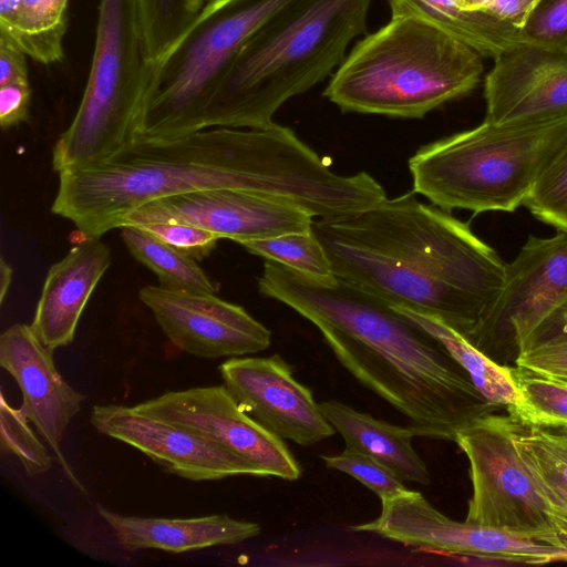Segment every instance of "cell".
<instances>
[{
	"instance_id": "1",
	"label": "cell",
	"mask_w": 567,
	"mask_h": 567,
	"mask_svg": "<svg viewBox=\"0 0 567 567\" xmlns=\"http://www.w3.org/2000/svg\"><path fill=\"white\" fill-rule=\"evenodd\" d=\"M219 188L275 197L319 218L358 213L380 198L370 174L334 173L291 128L274 123L136 141L101 163L60 173L51 210L72 221L82 238H101L148 202Z\"/></svg>"
},
{
	"instance_id": "2",
	"label": "cell",
	"mask_w": 567,
	"mask_h": 567,
	"mask_svg": "<svg viewBox=\"0 0 567 567\" xmlns=\"http://www.w3.org/2000/svg\"><path fill=\"white\" fill-rule=\"evenodd\" d=\"M312 230L334 277L392 307L440 320L476 348L505 262L467 223L409 192Z\"/></svg>"
},
{
	"instance_id": "3",
	"label": "cell",
	"mask_w": 567,
	"mask_h": 567,
	"mask_svg": "<svg viewBox=\"0 0 567 567\" xmlns=\"http://www.w3.org/2000/svg\"><path fill=\"white\" fill-rule=\"evenodd\" d=\"M258 289L312 322L340 364L406 416L416 436L455 442L498 408L437 339L342 279L318 280L266 260Z\"/></svg>"
},
{
	"instance_id": "4",
	"label": "cell",
	"mask_w": 567,
	"mask_h": 567,
	"mask_svg": "<svg viewBox=\"0 0 567 567\" xmlns=\"http://www.w3.org/2000/svg\"><path fill=\"white\" fill-rule=\"evenodd\" d=\"M372 0H300L241 47L204 115L206 127L262 128L278 109L331 76L365 32Z\"/></svg>"
},
{
	"instance_id": "5",
	"label": "cell",
	"mask_w": 567,
	"mask_h": 567,
	"mask_svg": "<svg viewBox=\"0 0 567 567\" xmlns=\"http://www.w3.org/2000/svg\"><path fill=\"white\" fill-rule=\"evenodd\" d=\"M473 48L413 14L390 21L351 49L323 95L344 112L421 118L473 91L483 73Z\"/></svg>"
},
{
	"instance_id": "6",
	"label": "cell",
	"mask_w": 567,
	"mask_h": 567,
	"mask_svg": "<svg viewBox=\"0 0 567 567\" xmlns=\"http://www.w3.org/2000/svg\"><path fill=\"white\" fill-rule=\"evenodd\" d=\"M566 138L567 115L526 124L484 121L420 147L409 159L413 192L446 212H514Z\"/></svg>"
},
{
	"instance_id": "7",
	"label": "cell",
	"mask_w": 567,
	"mask_h": 567,
	"mask_svg": "<svg viewBox=\"0 0 567 567\" xmlns=\"http://www.w3.org/2000/svg\"><path fill=\"white\" fill-rule=\"evenodd\" d=\"M154 65L140 0H100L83 96L52 152L58 174L101 163L136 142Z\"/></svg>"
},
{
	"instance_id": "8",
	"label": "cell",
	"mask_w": 567,
	"mask_h": 567,
	"mask_svg": "<svg viewBox=\"0 0 567 567\" xmlns=\"http://www.w3.org/2000/svg\"><path fill=\"white\" fill-rule=\"evenodd\" d=\"M300 0H213L155 63L137 141H163L204 128L207 105L248 39Z\"/></svg>"
},
{
	"instance_id": "9",
	"label": "cell",
	"mask_w": 567,
	"mask_h": 567,
	"mask_svg": "<svg viewBox=\"0 0 567 567\" xmlns=\"http://www.w3.org/2000/svg\"><path fill=\"white\" fill-rule=\"evenodd\" d=\"M518 425L494 413L457 433L473 488L465 520L567 551V535L515 446Z\"/></svg>"
},
{
	"instance_id": "10",
	"label": "cell",
	"mask_w": 567,
	"mask_h": 567,
	"mask_svg": "<svg viewBox=\"0 0 567 567\" xmlns=\"http://www.w3.org/2000/svg\"><path fill=\"white\" fill-rule=\"evenodd\" d=\"M380 516L351 526L355 532L374 533L406 546L523 564L567 561V551L507 533L454 520L434 508L415 491L381 499Z\"/></svg>"
},
{
	"instance_id": "11",
	"label": "cell",
	"mask_w": 567,
	"mask_h": 567,
	"mask_svg": "<svg viewBox=\"0 0 567 567\" xmlns=\"http://www.w3.org/2000/svg\"><path fill=\"white\" fill-rule=\"evenodd\" d=\"M134 408L197 433L255 464L264 476L297 481L302 474L284 440L252 419L225 384L167 391Z\"/></svg>"
},
{
	"instance_id": "12",
	"label": "cell",
	"mask_w": 567,
	"mask_h": 567,
	"mask_svg": "<svg viewBox=\"0 0 567 567\" xmlns=\"http://www.w3.org/2000/svg\"><path fill=\"white\" fill-rule=\"evenodd\" d=\"M567 297V231L529 236L505 265V279L482 330L478 349L502 343L527 350L539 326Z\"/></svg>"
},
{
	"instance_id": "13",
	"label": "cell",
	"mask_w": 567,
	"mask_h": 567,
	"mask_svg": "<svg viewBox=\"0 0 567 567\" xmlns=\"http://www.w3.org/2000/svg\"><path fill=\"white\" fill-rule=\"evenodd\" d=\"M312 215L285 200L240 189H208L148 202L130 212L121 227L176 220L237 244L312 229Z\"/></svg>"
},
{
	"instance_id": "14",
	"label": "cell",
	"mask_w": 567,
	"mask_h": 567,
	"mask_svg": "<svg viewBox=\"0 0 567 567\" xmlns=\"http://www.w3.org/2000/svg\"><path fill=\"white\" fill-rule=\"evenodd\" d=\"M141 301L167 339L198 358L240 357L267 349L271 332L243 307L214 293L146 286Z\"/></svg>"
},
{
	"instance_id": "15",
	"label": "cell",
	"mask_w": 567,
	"mask_h": 567,
	"mask_svg": "<svg viewBox=\"0 0 567 567\" xmlns=\"http://www.w3.org/2000/svg\"><path fill=\"white\" fill-rule=\"evenodd\" d=\"M218 369L238 404L282 440L309 446L337 432L312 391L293 378L291 367L278 353L234 357Z\"/></svg>"
},
{
	"instance_id": "16",
	"label": "cell",
	"mask_w": 567,
	"mask_h": 567,
	"mask_svg": "<svg viewBox=\"0 0 567 567\" xmlns=\"http://www.w3.org/2000/svg\"><path fill=\"white\" fill-rule=\"evenodd\" d=\"M91 423L100 433L137 449L169 473L190 481L264 476L258 466L233 452L134 406L94 405Z\"/></svg>"
},
{
	"instance_id": "17",
	"label": "cell",
	"mask_w": 567,
	"mask_h": 567,
	"mask_svg": "<svg viewBox=\"0 0 567 567\" xmlns=\"http://www.w3.org/2000/svg\"><path fill=\"white\" fill-rule=\"evenodd\" d=\"M494 60L484 121L526 124L567 115V51L522 43Z\"/></svg>"
},
{
	"instance_id": "18",
	"label": "cell",
	"mask_w": 567,
	"mask_h": 567,
	"mask_svg": "<svg viewBox=\"0 0 567 567\" xmlns=\"http://www.w3.org/2000/svg\"><path fill=\"white\" fill-rule=\"evenodd\" d=\"M0 364L21 390L22 412L49 443L65 475L80 486L61 452V443L84 396L62 378L53 350L42 344L31 326L16 323L2 332Z\"/></svg>"
},
{
	"instance_id": "19",
	"label": "cell",
	"mask_w": 567,
	"mask_h": 567,
	"mask_svg": "<svg viewBox=\"0 0 567 567\" xmlns=\"http://www.w3.org/2000/svg\"><path fill=\"white\" fill-rule=\"evenodd\" d=\"M111 262L106 244L89 237L50 267L30 324L42 344L54 351L73 341L86 302Z\"/></svg>"
},
{
	"instance_id": "20",
	"label": "cell",
	"mask_w": 567,
	"mask_h": 567,
	"mask_svg": "<svg viewBox=\"0 0 567 567\" xmlns=\"http://www.w3.org/2000/svg\"><path fill=\"white\" fill-rule=\"evenodd\" d=\"M101 517L111 526L118 544L130 550L161 549L169 553L198 550L217 545L243 543L260 534L252 522L227 515L194 518H154L127 516L97 506Z\"/></svg>"
},
{
	"instance_id": "21",
	"label": "cell",
	"mask_w": 567,
	"mask_h": 567,
	"mask_svg": "<svg viewBox=\"0 0 567 567\" xmlns=\"http://www.w3.org/2000/svg\"><path fill=\"white\" fill-rule=\"evenodd\" d=\"M319 405L329 423L342 435L346 447L373 457L402 481L430 484L427 467L412 447L415 434L410 426L378 420L336 400Z\"/></svg>"
},
{
	"instance_id": "22",
	"label": "cell",
	"mask_w": 567,
	"mask_h": 567,
	"mask_svg": "<svg viewBox=\"0 0 567 567\" xmlns=\"http://www.w3.org/2000/svg\"><path fill=\"white\" fill-rule=\"evenodd\" d=\"M391 14H413L466 43L482 56L497 58L525 43L520 28L460 0H389Z\"/></svg>"
},
{
	"instance_id": "23",
	"label": "cell",
	"mask_w": 567,
	"mask_h": 567,
	"mask_svg": "<svg viewBox=\"0 0 567 567\" xmlns=\"http://www.w3.org/2000/svg\"><path fill=\"white\" fill-rule=\"evenodd\" d=\"M395 309L437 339L488 402L506 408L518 402L519 389L515 370L499 365L465 337L440 320L402 308Z\"/></svg>"
},
{
	"instance_id": "24",
	"label": "cell",
	"mask_w": 567,
	"mask_h": 567,
	"mask_svg": "<svg viewBox=\"0 0 567 567\" xmlns=\"http://www.w3.org/2000/svg\"><path fill=\"white\" fill-rule=\"evenodd\" d=\"M69 1L21 0L12 29L0 38L41 64L60 62L64 56Z\"/></svg>"
},
{
	"instance_id": "25",
	"label": "cell",
	"mask_w": 567,
	"mask_h": 567,
	"mask_svg": "<svg viewBox=\"0 0 567 567\" xmlns=\"http://www.w3.org/2000/svg\"><path fill=\"white\" fill-rule=\"evenodd\" d=\"M121 236L130 254L157 276L161 287L206 293L217 291L197 260L176 250L145 229L125 225L121 227Z\"/></svg>"
},
{
	"instance_id": "26",
	"label": "cell",
	"mask_w": 567,
	"mask_h": 567,
	"mask_svg": "<svg viewBox=\"0 0 567 567\" xmlns=\"http://www.w3.org/2000/svg\"><path fill=\"white\" fill-rule=\"evenodd\" d=\"M238 244L250 254L278 262L307 277L324 281L336 278L324 248L312 229L243 240Z\"/></svg>"
},
{
	"instance_id": "27",
	"label": "cell",
	"mask_w": 567,
	"mask_h": 567,
	"mask_svg": "<svg viewBox=\"0 0 567 567\" xmlns=\"http://www.w3.org/2000/svg\"><path fill=\"white\" fill-rule=\"evenodd\" d=\"M519 400L506 408L520 425L567 426V382L515 370Z\"/></svg>"
},
{
	"instance_id": "28",
	"label": "cell",
	"mask_w": 567,
	"mask_h": 567,
	"mask_svg": "<svg viewBox=\"0 0 567 567\" xmlns=\"http://www.w3.org/2000/svg\"><path fill=\"white\" fill-rule=\"evenodd\" d=\"M213 0H140L152 61H159Z\"/></svg>"
},
{
	"instance_id": "29",
	"label": "cell",
	"mask_w": 567,
	"mask_h": 567,
	"mask_svg": "<svg viewBox=\"0 0 567 567\" xmlns=\"http://www.w3.org/2000/svg\"><path fill=\"white\" fill-rule=\"evenodd\" d=\"M522 205L540 221L567 231V138L547 162Z\"/></svg>"
},
{
	"instance_id": "30",
	"label": "cell",
	"mask_w": 567,
	"mask_h": 567,
	"mask_svg": "<svg viewBox=\"0 0 567 567\" xmlns=\"http://www.w3.org/2000/svg\"><path fill=\"white\" fill-rule=\"evenodd\" d=\"M0 402L2 452L14 455L30 476L48 472L52 457L28 425L21 408L9 405L3 394Z\"/></svg>"
},
{
	"instance_id": "31",
	"label": "cell",
	"mask_w": 567,
	"mask_h": 567,
	"mask_svg": "<svg viewBox=\"0 0 567 567\" xmlns=\"http://www.w3.org/2000/svg\"><path fill=\"white\" fill-rule=\"evenodd\" d=\"M514 443L523 460L567 482V426L522 425Z\"/></svg>"
},
{
	"instance_id": "32",
	"label": "cell",
	"mask_w": 567,
	"mask_h": 567,
	"mask_svg": "<svg viewBox=\"0 0 567 567\" xmlns=\"http://www.w3.org/2000/svg\"><path fill=\"white\" fill-rule=\"evenodd\" d=\"M326 466L343 472L375 493L380 499L398 495L408 488L390 468L373 457L346 447L338 455H322Z\"/></svg>"
},
{
	"instance_id": "33",
	"label": "cell",
	"mask_w": 567,
	"mask_h": 567,
	"mask_svg": "<svg viewBox=\"0 0 567 567\" xmlns=\"http://www.w3.org/2000/svg\"><path fill=\"white\" fill-rule=\"evenodd\" d=\"M520 30L525 43L567 51V0H538Z\"/></svg>"
},
{
	"instance_id": "34",
	"label": "cell",
	"mask_w": 567,
	"mask_h": 567,
	"mask_svg": "<svg viewBox=\"0 0 567 567\" xmlns=\"http://www.w3.org/2000/svg\"><path fill=\"white\" fill-rule=\"evenodd\" d=\"M138 226L176 250L200 261L214 250L218 239L215 234L197 226L176 221H151Z\"/></svg>"
},
{
	"instance_id": "35",
	"label": "cell",
	"mask_w": 567,
	"mask_h": 567,
	"mask_svg": "<svg viewBox=\"0 0 567 567\" xmlns=\"http://www.w3.org/2000/svg\"><path fill=\"white\" fill-rule=\"evenodd\" d=\"M518 369L543 377L567 378V333L534 343L516 357Z\"/></svg>"
},
{
	"instance_id": "36",
	"label": "cell",
	"mask_w": 567,
	"mask_h": 567,
	"mask_svg": "<svg viewBox=\"0 0 567 567\" xmlns=\"http://www.w3.org/2000/svg\"><path fill=\"white\" fill-rule=\"evenodd\" d=\"M31 89L29 82L0 86V125L8 130L20 125L29 117Z\"/></svg>"
},
{
	"instance_id": "37",
	"label": "cell",
	"mask_w": 567,
	"mask_h": 567,
	"mask_svg": "<svg viewBox=\"0 0 567 567\" xmlns=\"http://www.w3.org/2000/svg\"><path fill=\"white\" fill-rule=\"evenodd\" d=\"M472 10L489 13L498 19L522 28L538 0H460Z\"/></svg>"
},
{
	"instance_id": "38",
	"label": "cell",
	"mask_w": 567,
	"mask_h": 567,
	"mask_svg": "<svg viewBox=\"0 0 567 567\" xmlns=\"http://www.w3.org/2000/svg\"><path fill=\"white\" fill-rule=\"evenodd\" d=\"M25 54L3 38H0V86L29 82Z\"/></svg>"
},
{
	"instance_id": "39",
	"label": "cell",
	"mask_w": 567,
	"mask_h": 567,
	"mask_svg": "<svg viewBox=\"0 0 567 567\" xmlns=\"http://www.w3.org/2000/svg\"><path fill=\"white\" fill-rule=\"evenodd\" d=\"M565 333H567V297L539 326L534 334L532 346L540 340Z\"/></svg>"
},
{
	"instance_id": "40",
	"label": "cell",
	"mask_w": 567,
	"mask_h": 567,
	"mask_svg": "<svg viewBox=\"0 0 567 567\" xmlns=\"http://www.w3.org/2000/svg\"><path fill=\"white\" fill-rule=\"evenodd\" d=\"M21 0H0V34H7L13 27Z\"/></svg>"
},
{
	"instance_id": "41",
	"label": "cell",
	"mask_w": 567,
	"mask_h": 567,
	"mask_svg": "<svg viewBox=\"0 0 567 567\" xmlns=\"http://www.w3.org/2000/svg\"><path fill=\"white\" fill-rule=\"evenodd\" d=\"M12 280L11 266L1 258L0 260V303L2 305Z\"/></svg>"
},
{
	"instance_id": "42",
	"label": "cell",
	"mask_w": 567,
	"mask_h": 567,
	"mask_svg": "<svg viewBox=\"0 0 567 567\" xmlns=\"http://www.w3.org/2000/svg\"><path fill=\"white\" fill-rule=\"evenodd\" d=\"M555 379H557V378H555ZM559 380H563V381L567 382V378H563V379H559Z\"/></svg>"
}]
</instances>
